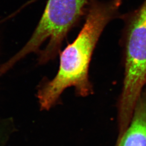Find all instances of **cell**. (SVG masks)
Listing matches in <instances>:
<instances>
[{"label": "cell", "mask_w": 146, "mask_h": 146, "mask_svg": "<svg viewBox=\"0 0 146 146\" xmlns=\"http://www.w3.org/2000/svg\"><path fill=\"white\" fill-rule=\"evenodd\" d=\"M116 146H146V92L141 94L131 122Z\"/></svg>", "instance_id": "cell-4"}, {"label": "cell", "mask_w": 146, "mask_h": 146, "mask_svg": "<svg viewBox=\"0 0 146 146\" xmlns=\"http://www.w3.org/2000/svg\"><path fill=\"white\" fill-rule=\"evenodd\" d=\"M122 0H94L85 16L84 25L73 42L60 54L59 68L51 80L38 87L37 98L42 110H49L59 102L66 89L74 87L76 95L93 93L89 69L93 54L104 29L119 14Z\"/></svg>", "instance_id": "cell-1"}, {"label": "cell", "mask_w": 146, "mask_h": 146, "mask_svg": "<svg viewBox=\"0 0 146 146\" xmlns=\"http://www.w3.org/2000/svg\"><path fill=\"white\" fill-rule=\"evenodd\" d=\"M9 129V122L0 119V146H3L7 140Z\"/></svg>", "instance_id": "cell-5"}, {"label": "cell", "mask_w": 146, "mask_h": 146, "mask_svg": "<svg viewBox=\"0 0 146 146\" xmlns=\"http://www.w3.org/2000/svg\"><path fill=\"white\" fill-rule=\"evenodd\" d=\"M1 22H2V21H0V23H1Z\"/></svg>", "instance_id": "cell-6"}, {"label": "cell", "mask_w": 146, "mask_h": 146, "mask_svg": "<svg viewBox=\"0 0 146 146\" xmlns=\"http://www.w3.org/2000/svg\"><path fill=\"white\" fill-rule=\"evenodd\" d=\"M125 20V71L119 107L121 134L129 125L146 85V0L126 16Z\"/></svg>", "instance_id": "cell-3"}, {"label": "cell", "mask_w": 146, "mask_h": 146, "mask_svg": "<svg viewBox=\"0 0 146 146\" xmlns=\"http://www.w3.org/2000/svg\"><path fill=\"white\" fill-rule=\"evenodd\" d=\"M93 0H47L31 37L20 50L0 66V76L31 53L38 54V62L53 60L61 51L69 33L85 17Z\"/></svg>", "instance_id": "cell-2"}]
</instances>
